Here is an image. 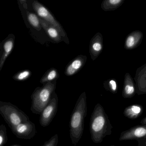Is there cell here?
Wrapping results in <instances>:
<instances>
[{
  "instance_id": "7c38bea8",
  "label": "cell",
  "mask_w": 146,
  "mask_h": 146,
  "mask_svg": "<svg viewBox=\"0 0 146 146\" xmlns=\"http://www.w3.org/2000/svg\"><path fill=\"white\" fill-rule=\"evenodd\" d=\"M136 93V86L133 79L129 73H127L124 76L122 95L124 98L133 97Z\"/></svg>"
},
{
  "instance_id": "603a6c76",
  "label": "cell",
  "mask_w": 146,
  "mask_h": 146,
  "mask_svg": "<svg viewBox=\"0 0 146 146\" xmlns=\"http://www.w3.org/2000/svg\"><path fill=\"white\" fill-rule=\"evenodd\" d=\"M30 75H31V73L30 71L26 70V71H23V72L19 73L17 75L16 79L19 80H23L26 79L28 78Z\"/></svg>"
},
{
  "instance_id": "6da1fadb",
  "label": "cell",
  "mask_w": 146,
  "mask_h": 146,
  "mask_svg": "<svg viewBox=\"0 0 146 146\" xmlns=\"http://www.w3.org/2000/svg\"><path fill=\"white\" fill-rule=\"evenodd\" d=\"M112 127L108 115L100 104L96 105L91 115L90 132L91 139L95 144L100 143L112 133Z\"/></svg>"
},
{
  "instance_id": "ffe728a7",
  "label": "cell",
  "mask_w": 146,
  "mask_h": 146,
  "mask_svg": "<svg viewBox=\"0 0 146 146\" xmlns=\"http://www.w3.org/2000/svg\"><path fill=\"white\" fill-rule=\"evenodd\" d=\"M27 18L28 21L34 28L38 31H40L41 30L42 26L40 24L39 18L36 15L33 13H28Z\"/></svg>"
},
{
  "instance_id": "30bf717a",
  "label": "cell",
  "mask_w": 146,
  "mask_h": 146,
  "mask_svg": "<svg viewBox=\"0 0 146 146\" xmlns=\"http://www.w3.org/2000/svg\"><path fill=\"white\" fill-rule=\"evenodd\" d=\"M143 33L140 31H133L128 34L124 42V48L128 50H132L139 47L143 39Z\"/></svg>"
},
{
  "instance_id": "7402d4cb",
  "label": "cell",
  "mask_w": 146,
  "mask_h": 146,
  "mask_svg": "<svg viewBox=\"0 0 146 146\" xmlns=\"http://www.w3.org/2000/svg\"><path fill=\"white\" fill-rule=\"evenodd\" d=\"M59 137L57 134L52 136L49 140L44 142L42 146H57Z\"/></svg>"
},
{
  "instance_id": "52a82bcc",
  "label": "cell",
  "mask_w": 146,
  "mask_h": 146,
  "mask_svg": "<svg viewBox=\"0 0 146 146\" xmlns=\"http://www.w3.org/2000/svg\"><path fill=\"white\" fill-rule=\"evenodd\" d=\"M11 129L17 138L24 139H32L36 133V126L31 121L20 123L13 127Z\"/></svg>"
},
{
  "instance_id": "d6986e66",
  "label": "cell",
  "mask_w": 146,
  "mask_h": 146,
  "mask_svg": "<svg viewBox=\"0 0 146 146\" xmlns=\"http://www.w3.org/2000/svg\"><path fill=\"white\" fill-rule=\"evenodd\" d=\"M105 88L113 94L117 93L118 86L117 81L115 79H112L106 81L104 84Z\"/></svg>"
},
{
  "instance_id": "3957f363",
  "label": "cell",
  "mask_w": 146,
  "mask_h": 146,
  "mask_svg": "<svg viewBox=\"0 0 146 146\" xmlns=\"http://www.w3.org/2000/svg\"><path fill=\"white\" fill-rule=\"evenodd\" d=\"M56 80L43 85L42 87L35 89L31 96V110L36 115H40L48 105L56 87Z\"/></svg>"
},
{
  "instance_id": "7a4b0ae2",
  "label": "cell",
  "mask_w": 146,
  "mask_h": 146,
  "mask_svg": "<svg viewBox=\"0 0 146 146\" xmlns=\"http://www.w3.org/2000/svg\"><path fill=\"white\" fill-rule=\"evenodd\" d=\"M87 113V97L86 93L84 92L80 95L76 103L69 123L70 137L74 145H76L82 137L84 120Z\"/></svg>"
},
{
  "instance_id": "44dd1931",
  "label": "cell",
  "mask_w": 146,
  "mask_h": 146,
  "mask_svg": "<svg viewBox=\"0 0 146 146\" xmlns=\"http://www.w3.org/2000/svg\"><path fill=\"white\" fill-rule=\"evenodd\" d=\"M7 132L5 125L1 124L0 126V146H4L7 143L8 137Z\"/></svg>"
},
{
  "instance_id": "cb8c5ba5",
  "label": "cell",
  "mask_w": 146,
  "mask_h": 146,
  "mask_svg": "<svg viewBox=\"0 0 146 146\" xmlns=\"http://www.w3.org/2000/svg\"><path fill=\"white\" fill-rule=\"evenodd\" d=\"M137 141H138V146H146V138L138 140Z\"/></svg>"
},
{
  "instance_id": "5b68a950",
  "label": "cell",
  "mask_w": 146,
  "mask_h": 146,
  "mask_svg": "<svg viewBox=\"0 0 146 146\" xmlns=\"http://www.w3.org/2000/svg\"><path fill=\"white\" fill-rule=\"evenodd\" d=\"M58 103V97L54 91L51 96L50 101L40 114L39 123L42 127H48L52 122L57 112Z\"/></svg>"
},
{
  "instance_id": "e0dca14e",
  "label": "cell",
  "mask_w": 146,
  "mask_h": 146,
  "mask_svg": "<svg viewBox=\"0 0 146 146\" xmlns=\"http://www.w3.org/2000/svg\"><path fill=\"white\" fill-rule=\"evenodd\" d=\"M59 76V74L57 70L53 68L46 72L41 79L40 82L44 85L48 82L56 80Z\"/></svg>"
},
{
  "instance_id": "5bb4252c",
  "label": "cell",
  "mask_w": 146,
  "mask_h": 146,
  "mask_svg": "<svg viewBox=\"0 0 146 146\" xmlns=\"http://www.w3.org/2000/svg\"><path fill=\"white\" fill-rule=\"evenodd\" d=\"M39 21L41 26L52 40L57 43L61 41L62 37L56 28L41 18H39Z\"/></svg>"
},
{
  "instance_id": "4316f807",
  "label": "cell",
  "mask_w": 146,
  "mask_h": 146,
  "mask_svg": "<svg viewBox=\"0 0 146 146\" xmlns=\"http://www.w3.org/2000/svg\"><path fill=\"white\" fill-rule=\"evenodd\" d=\"M110 146H115V145H110Z\"/></svg>"
},
{
  "instance_id": "8fae6325",
  "label": "cell",
  "mask_w": 146,
  "mask_h": 146,
  "mask_svg": "<svg viewBox=\"0 0 146 146\" xmlns=\"http://www.w3.org/2000/svg\"><path fill=\"white\" fill-rule=\"evenodd\" d=\"M103 46V36L101 33H98L91 39L89 45V52L93 61L95 60L100 55Z\"/></svg>"
},
{
  "instance_id": "d4e9b609",
  "label": "cell",
  "mask_w": 146,
  "mask_h": 146,
  "mask_svg": "<svg viewBox=\"0 0 146 146\" xmlns=\"http://www.w3.org/2000/svg\"><path fill=\"white\" fill-rule=\"evenodd\" d=\"M141 123L142 125H146V117L142 119L141 121Z\"/></svg>"
},
{
  "instance_id": "4fadbf2b",
  "label": "cell",
  "mask_w": 146,
  "mask_h": 146,
  "mask_svg": "<svg viewBox=\"0 0 146 146\" xmlns=\"http://www.w3.org/2000/svg\"><path fill=\"white\" fill-rule=\"evenodd\" d=\"M86 56L80 55L72 60L66 67L65 73L67 76H72L80 70L86 61Z\"/></svg>"
},
{
  "instance_id": "9c48e42d",
  "label": "cell",
  "mask_w": 146,
  "mask_h": 146,
  "mask_svg": "<svg viewBox=\"0 0 146 146\" xmlns=\"http://www.w3.org/2000/svg\"><path fill=\"white\" fill-rule=\"evenodd\" d=\"M136 94H146V63L137 69L134 78Z\"/></svg>"
},
{
  "instance_id": "ba28073f",
  "label": "cell",
  "mask_w": 146,
  "mask_h": 146,
  "mask_svg": "<svg viewBox=\"0 0 146 146\" xmlns=\"http://www.w3.org/2000/svg\"><path fill=\"white\" fill-rule=\"evenodd\" d=\"M146 138V125H138L121 133L119 141L138 140Z\"/></svg>"
},
{
  "instance_id": "ac0fdd59",
  "label": "cell",
  "mask_w": 146,
  "mask_h": 146,
  "mask_svg": "<svg viewBox=\"0 0 146 146\" xmlns=\"http://www.w3.org/2000/svg\"><path fill=\"white\" fill-rule=\"evenodd\" d=\"M13 47V42L12 40H9L5 42L3 45L4 52L1 59L0 66H2L5 59L12 51Z\"/></svg>"
},
{
  "instance_id": "8992f818",
  "label": "cell",
  "mask_w": 146,
  "mask_h": 146,
  "mask_svg": "<svg viewBox=\"0 0 146 146\" xmlns=\"http://www.w3.org/2000/svg\"><path fill=\"white\" fill-rule=\"evenodd\" d=\"M33 6L39 18L47 21L56 28L62 37H66V33L60 24L52 14L43 5L37 1L33 2Z\"/></svg>"
},
{
  "instance_id": "2e32d148",
  "label": "cell",
  "mask_w": 146,
  "mask_h": 146,
  "mask_svg": "<svg viewBox=\"0 0 146 146\" xmlns=\"http://www.w3.org/2000/svg\"><path fill=\"white\" fill-rule=\"evenodd\" d=\"M125 0H105L102 2L101 8L105 11H114L120 7Z\"/></svg>"
},
{
  "instance_id": "9a60e30c",
  "label": "cell",
  "mask_w": 146,
  "mask_h": 146,
  "mask_svg": "<svg viewBox=\"0 0 146 146\" xmlns=\"http://www.w3.org/2000/svg\"><path fill=\"white\" fill-rule=\"evenodd\" d=\"M143 110V107L141 105H132L125 108L123 114L128 119L135 120L141 115Z\"/></svg>"
},
{
  "instance_id": "277c9868",
  "label": "cell",
  "mask_w": 146,
  "mask_h": 146,
  "mask_svg": "<svg viewBox=\"0 0 146 146\" xmlns=\"http://www.w3.org/2000/svg\"><path fill=\"white\" fill-rule=\"evenodd\" d=\"M0 114L10 129L30 121L29 117L24 111L10 103L0 101Z\"/></svg>"
},
{
  "instance_id": "484cf974",
  "label": "cell",
  "mask_w": 146,
  "mask_h": 146,
  "mask_svg": "<svg viewBox=\"0 0 146 146\" xmlns=\"http://www.w3.org/2000/svg\"><path fill=\"white\" fill-rule=\"evenodd\" d=\"M11 146H22L20 145H11Z\"/></svg>"
}]
</instances>
